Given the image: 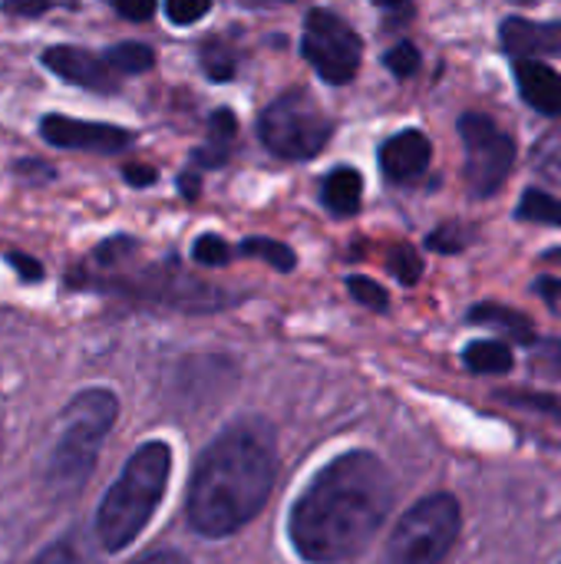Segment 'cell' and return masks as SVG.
<instances>
[{"label":"cell","instance_id":"6da1fadb","mask_svg":"<svg viewBox=\"0 0 561 564\" xmlns=\"http://www.w3.org/2000/svg\"><path fill=\"white\" fill-rule=\"evenodd\" d=\"M393 509V479L370 453L324 466L291 509V545L311 564L357 558Z\"/></svg>","mask_w":561,"mask_h":564},{"label":"cell","instance_id":"7a4b0ae2","mask_svg":"<svg viewBox=\"0 0 561 564\" xmlns=\"http://www.w3.org/2000/svg\"><path fill=\"white\" fill-rule=\"evenodd\" d=\"M278 476L274 436L265 423L228 426L198 459L188 486V522L205 539H225L248 525L268 502Z\"/></svg>","mask_w":561,"mask_h":564},{"label":"cell","instance_id":"3957f363","mask_svg":"<svg viewBox=\"0 0 561 564\" xmlns=\"http://www.w3.org/2000/svg\"><path fill=\"white\" fill-rule=\"evenodd\" d=\"M169 473L172 449L165 443H145L129 456L122 476L96 512V535L106 552H122L139 539L165 496Z\"/></svg>","mask_w":561,"mask_h":564},{"label":"cell","instance_id":"277c9868","mask_svg":"<svg viewBox=\"0 0 561 564\" xmlns=\"http://www.w3.org/2000/svg\"><path fill=\"white\" fill-rule=\"evenodd\" d=\"M119 416V403L109 390H83L63 413L60 436L46 463V482L56 496H73L86 486L99 446Z\"/></svg>","mask_w":561,"mask_h":564},{"label":"cell","instance_id":"5b68a950","mask_svg":"<svg viewBox=\"0 0 561 564\" xmlns=\"http://www.w3.org/2000/svg\"><path fill=\"white\" fill-rule=\"evenodd\" d=\"M460 535V502L430 496L417 502L390 535L380 564H440Z\"/></svg>","mask_w":561,"mask_h":564},{"label":"cell","instance_id":"8992f818","mask_svg":"<svg viewBox=\"0 0 561 564\" xmlns=\"http://www.w3.org/2000/svg\"><path fill=\"white\" fill-rule=\"evenodd\" d=\"M258 132H261V142L278 159L308 162L327 145L334 126L327 112L304 89H291L261 112Z\"/></svg>","mask_w":561,"mask_h":564},{"label":"cell","instance_id":"52a82bcc","mask_svg":"<svg viewBox=\"0 0 561 564\" xmlns=\"http://www.w3.org/2000/svg\"><path fill=\"white\" fill-rule=\"evenodd\" d=\"M301 50L308 56V63L321 73V79L344 86L357 76L360 69V36L354 33L350 23H344L337 13L331 10H311L304 20V36H301Z\"/></svg>","mask_w":561,"mask_h":564},{"label":"cell","instance_id":"ba28073f","mask_svg":"<svg viewBox=\"0 0 561 564\" xmlns=\"http://www.w3.org/2000/svg\"><path fill=\"white\" fill-rule=\"evenodd\" d=\"M463 145H466V175L479 198L496 195L516 162V142L509 132H503L489 116H463L460 119Z\"/></svg>","mask_w":561,"mask_h":564},{"label":"cell","instance_id":"9c48e42d","mask_svg":"<svg viewBox=\"0 0 561 564\" xmlns=\"http://www.w3.org/2000/svg\"><path fill=\"white\" fill-rule=\"evenodd\" d=\"M40 135L56 149H86V152H122L132 142L129 129L109 122H83L56 112L40 119Z\"/></svg>","mask_w":561,"mask_h":564},{"label":"cell","instance_id":"30bf717a","mask_svg":"<svg viewBox=\"0 0 561 564\" xmlns=\"http://www.w3.org/2000/svg\"><path fill=\"white\" fill-rule=\"evenodd\" d=\"M43 66L56 73L60 79L93 89V93H116L119 89V73L109 66L106 56H96L79 46H50L43 50Z\"/></svg>","mask_w":561,"mask_h":564},{"label":"cell","instance_id":"8fae6325","mask_svg":"<svg viewBox=\"0 0 561 564\" xmlns=\"http://www.w3.org/2000/svg\"><path fill=\"white\" fill-rule=\"evenodd\" d=\"M430 159H433V145L420 129L397 132L380 149V165H384L387 178H393V182L420 178L430 169Z\"/></svg>","mask_w":561,"mask_h":564},{"label":"cell","instance_id":"7c38bea8","mask_svg":"<svg viewBox=\"0 0 561 564\" xmlns=\"http://www.w3.org/2000/svg\"><path fill=\"white\" fill-rule=\"evenodd\" d=\"M503 46L522 63L536 56H561V23H532L509 17L503 23Z\"/></svg>","mask_w":561,"mask_h":564},{"label":"cell","instance_id":"4fadbf2b","mask_svg":"<svg viewBox=\"0 0 561 564\" xmlns=\"http://www.w3.org/2000/svg\"><path fill=\"white\" fill-rule=\"evenodd\" d=\"M516 83L522 99L546 112V116H559L561 112V76L542 59H522L516 63Z\"/></svg>","mask_w":561,"mask_h":564},{"label":"cell","instance_id":"5bb4252c","mask_svg":"<svg viewBox=\"0 0 561 564\" xmlns=\"http://www.w3.org/2000/svg\"><path fill=\"white\" fill-rule=\"evenodd\" d=\"M364 198V178L357 169H334L324 182H321V202L331 215L337 218H350L357 215Z\"/></svg>","mask_w":561,"mask_h":564},{"label":"cell","instance_id":"9a60e30c","mask_svg":"<svg viewBox=\"0 0 561 564\" xmlns=\"http://www.w3.org/2000/svg\"><path fill=\"white\" fill-rule=\"evenodd\" d=\"M470 321H473V324H483V327L506 330V337L516 340V344H529V347H532V340H536L532 321H529L526 314L513 311V307H503V304H479V307H473Z\"/></svg>","mask_w":561,"mask_h":564},{"label":"cell","instance_id":"2e32d148","mask_svg":"<svg viewBox=\"0 0 561 564\" xmlns=\"http://www.w3.org/2000/svg\"><path fill=\"white\" fill-rule=\"evenodd\" d=\"M208 126H212L208 145L195 152V162H198V165H205V169H212V165H225V159H228V145L235 142V132H238L235 112H228V109H218V112L212 116V122H208Z\"/></svg>","mask_w":561,"mask_h":564},{"label":"cell","instance_id":"e0dca14e","mask_svg":"<svg viewBox=\"0 0 561 564\" xmlns=\"http://www.w3.org/2000/svg\"><path fill=\"white\" fill-rule=\"evenodd\" d=\"M463 364L473 373H509L513 370V350L499 340H476L463 350Z\"/></svg>","mask_w":561,"mask_h":564},{"label":"cell","instance_id":"ac0fdd59","mask_svg":"<svg viewBox=\"0 0 561 564\" xmlns=\"http://www.w3.org/2000/svg\"><path fill=\"white\" fill-rule=\"evenodd\" d=\"M238 254L241 258H261V261H268L271 268H278L284 274L298 268V254L288 245L274 241V238H248V241L238 245Z\"/></svg>","mask_w":561,"mask_h":564},{"label":"cell","instance_id":"d6986e66","mask_svg":"<svg viewBox=\"0 0 561 564\" xmlns=\"http://www.w3.org/2000/svg\"><path fill=\"white\" fill-rule=\"evenodd\" d=\"M106 59H109V66H112L119 76H129V73H145V69H152L155 53H152V46H145V43H116V46L106 50Z\"/></svg>","mask_w":561,"mask_h":564},{"label":"cell","instance_id":"ffe728a7","mask_svg":"<svg viewBox=\"0 0 561 564\" xmlns=\"http://www.w3.org/2000/svg\"><path fill=\"white\" fill-rule=\"evenodd\" d=\"M522 221H542V225H561V202L546 192H526L519 202Z\"/></svg>","mask_w":561,"mask_h":564},{"label":"cell","instance_id":"44dd1931","mask_svg":"<svg viewBox=\"0 0 561 564\" xmlns=\"http://www.w3.org/2000/svg\"><path fill=\"white\" fill-rule=\"evenodd\" d=\"M390 271H393V278H397L400 284H417V281H420V271H423L420 254H417L410 245H397V248L390 251Z\"/></svg>","mask_w":561,"mask_h":564},{"label":"cell","instance_id":"7402d4cb","mask_svg":"<svg viewBox=\"0 0 561 564\" xmlns=\"http://www.w3.org/2000/svg\"><path fill=\"white\" fill-rule=\"evenodd\" d=\"M33 564H93V558H89V552L76 539H60Z\"/></svg>","mask_w":561,"mask_h":564},{"label":"cell","instance_id":"603a6c76","mask_svg":"<svg viewBox=\"0 0 561 564\" xmlns=\"http://www.w3.org/2000/svg\"><path fill=\"white\" fill-rule=\"evenodd\" d=\"M347 291L360 301V304H367L370 311H387V291L374 281V278H360V274H354V278H347Z\"/></svg>","mask_w":561,"mask_h":564},{"label":"cell","instance_id":"cb8c5ba5","mask_svg":"<svg viewBox=\"0 0 561 564\" xmlns=\"http://www.w3.org/2000/svg\"><path fill=\"white\" fill-rule=\"evenodd\" d=\"M192 258L198 261V264H228V258H231V248H228V241L225 238H218V235H202L198 241H195V248H192Z\"/></svg>","mask_w":561,"mask_h":564},{"label":"cell","instance_id":"d4e9b609","mask_svg":"<svg viewBox=\"0 0 561 564\" xmlns=\"http://www.w3.org/2000/svg\"><path fill=\"white\" fill-rule=\"evenodd\" d=\"M387 69L393 73V76H413L417 69H420V53H417V46L413 43H400V46H393L390 53H387Z\"/></svg>","mask_w":561,"mask_h":564},{"label":"cell","instance_id":"484cf974","mask_svg":"<svg viewBox=\"0 0 561 564\" xmlns=\"http://www.w3.org/2000/svg\"><path fill=\"white\" fill-rule=\"evenodd\" d=\"M202 69L208 73V79L228 83V79L235 76V59H231L225 50H218V46H205V53H202Z\"/></svg>","mask_w":561,"mask_h":564},{"label":"cell","instance_id":"4316f807","mask_svg":"<svg viewBox=\"0 0 561 564\" xmlns=\"http://www.w3.org/2000/svg\"><path fill=\"white\" fill-rule=\"evenodd\" d=\"M503 400L516 403V406H526V410H539V413H549L561 423V400L559 397H549V393H503Z\"/></svg>","mask_w":561,"mask_h":564},{"label":"cell","instance_id":"83f0119b","mask_svg":"<svg viewBox=\"0 0 561 564\" xmlns=\"http://www.w3.org/2000/svg\"><path fill=\"white\" fill-rule=\"evenodd\" d=\"M212 10V3L208 0H195V3H182V0H172V3H165V17L175 23V26H188V23H195V20H202L205 13Z\"/></svg>","mask_w":561,"mask_h":564},{"label":"cell","instance_id":"f1b7e54d","mask_svg":"<svg viewBox=\"0 0 561 564\" xmlns=\"http://www.w3.org/2000/svg\"><path fill=\"white\" fill-rule=\"evenodd\" d=\"M7 261L13 264V271L23 278V281H40L43 278V264H36L33 258H26V254H7Z\"/></svg>","mask_w":561,"mask_h":564},{"label":"cell","instance_id":"f546056e","mask_svg":"<svg viewBox=\"0 0 561 564\" xmlns=\"http://www.w3.org/2000/svg\"><path fill=\"white\" fill-rule=\"evenodd\" d=\"M539 364L552 373H561V340H546L539 347Z\"/></svg>","mask_w":561,"mask_h":564},{"label":"cell","instance_id":"4dcf8cb0","mask_svg":"<svg viewBox=\"0 0 561 564\" xmlns=\"http://www.w3.org/2000/svg\"><path fill=\"white\" fill-rule=\"evenodd\" d=\"M122 175H126V182L136 185V188H145V185L155 182V169H149V165H126Z\"/></svg>","mask_w":561,"mask_h":564},{"label":"cell","instance_id":"1f68e13d","mask_svg":"<svg viewBox=\"0 0 561 564\" xmlns=\"http://www.w3.org/2000/svg\"><path fill=\"white\" fill-rule=\"evenodd\" d=\"M116 13H122L126 20H149L155 13L152 3H116Z\"/></svg>","mask_w":561,"mask_h":564},{"label":"cell","instance_id":"d6a6232c","mask_svg":"<svg viewBox=\"0 0 561 564\" xmlns=\"http://www.w3.org/2000/svg\"><path fill=\"white\" fill-rule=\"evenodd\" d=\"M536 291H539V294H542V297H546V301H549L552 307L559 304L561 284L555 281V278H539V281H536Z\"/></svg>","mask_w":561,"mask_h":564},{"label":"cell","instance_id":"836d02e7","mask_svg":"<svg viewBox=\"0 0 561 564\" xmlns=\"http://www.w3.org/2000/svg\"><path fill=\"white\" fill-rule=\"evenodd\" d=\"M7 13H17V17H40L50 10V3H7L3 7Z\"/></svg>","mask_w":561,"mask_h":564},{"label":"cell","instance_id":"e575fe53","mask_svg":"<svg viewBox=\"0 0 561 564\" xmlns=\"http://www.w3.org/2000/svg\"><path fill=\"white\" fill-rule=\"evenodd\" d=\"M17 172H20V175H33L36 182L53 175V169H50V165H43V162H30V159H23V162L17 165Z\"/></svg>","mask_w":561,"mask_h":564},{"label":"cell","instance_id":"d590c367","mask_svg":"<svg viewBox=\"0 0 561 564\" xmlns=\"http://www.w3.org/2000/svg\"><path fill=\"white\" fill-rule=\"evenodd\" d=\"M132 564H185V558L179 552H152V555H145V558Z\"/></svg>","mask_w":561,"mask_h":564},{"label":"cell","instance_id":"8d00e7d4","mask_svg":"<svg viewBox=\"0 0 561 564\" xmlns=\"http://www.w3.org/2000/svg\"><path fill=\"white\" fill-rule=\"evenodd\" d=\"M546 258H549V261H559V264H561V248H559V251H549Z\"/></svg>","mask_w":561,"mask_h":564}]
</instances>
